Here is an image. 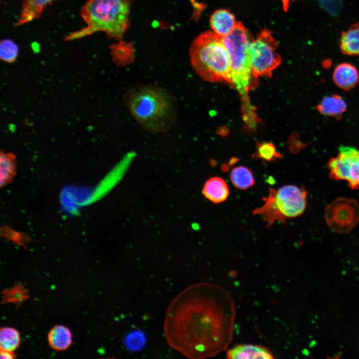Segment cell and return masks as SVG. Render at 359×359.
I'll use <instances>...</instances> for the list:
<instances>
[{
  "label": "cell",
  "mask_w": 359,
  "mask_h": 359,
  "mask_svg": "<svg viewBox=\"0 0 359 359\" xmlns=\"http://www.w3.org/2000/svg\"><path fill=\"white\" fill-rule=\"evenodd\" d=\"M124 101L135 119L149 132H165L175 122L176 101L164 89L151 85H136L125 93Z\"/></svg>",
  "instance_id": "2"
},
{
  "label": "cell",
  "mask_w": 359,
  "mask_h": 359,
  "mask_svg": "<svg viewBox=\"0 0 359 359\" xmlns=\"http://www.w3.org/2000/svg\"><path fill=\"white\" fill-rule=\"evenodd\" d=\"M324 217L328 225L334 231L347 233L359 221V204L353 198L340 197L325 209Z\"/></svg>",
  "instance_id": "9"
},
{
  "label": "cell",
  "mask_w": 359,
  "mask_h": 359,
  "mask_svg": "<svg viewBox=\"0 0 359 359\" xmlns=\"http://www.w3.org/2000/svg\"><path fill=\"white\" fill-rule=\"evenodd\" d=\"M347 104L340 95L334 94L324 97L317 109L323 115L339 118L346 111Z\"/></svg>",
  "instance_id": "15"
},
{
  "label": "cell",
  "mask_w": 359,
  "mask_h": 359,
  "mask_svg": "<svg viewBox=\"0 0 359 359\" xmlns=\"http://www.w3.org/2000/svg\"><path fill=\"white\" fill-rule=\"evenodd\" d=\"M129 0H87L80 15L86 25L66 35L64 40H76L102 31L121 39L129 26Z\"/></svg>",
  "instance_id": "3"
},
{
  "label": "cell",
  "mask_w": 359,
  "mask_h": 359,
  "mask_svg": "<svg viewBox=\"0 0 359 359\" xmlns=\"http://www.w3.org/2000/svg\"><path fill=\"white\" fill-rule=\"evenodd\" d=\"M228 359H270L274 357L265 347L252 344L238 345L229 349L226 353Z\"/></svg>",
  "instance_id": "11"
},
{
  "label": "cell",
  "mask_w": 359,
  "mask_h": 359,
  "mask_svg": "<svg viewBox=\"0 0 359 359\" xmlns=\"http://www.w3.org/2000/svg\"><path fill=\"white\" fill-rule=\"evenodd\" d=\"M278 45L272 32L264 29L250 41L247 48L249 61L253 76L269 77L280 64Z\"/></svg>",
  "instance_id": "7"
},
{
  "label": "cell",
  "mask_w": 359,
  "mask_h": 359,
  "mask_svg": "<svg viewBox=\"0 0 359 359\" xmlns=\"http://www.w3.org/2000/svg\"><path fill=\"white\" fill-rule=\"evenodd\" d=\"M291 0H281L283 4V7L285 11H287L288 10Z\"/></svg>",
  "instance_id": "27"
},
{
  "label": "cell",
  "mask_w": 359,
  "mask_h": 359,
  "mask_svg": "<svg viewBox=\"0 0 359 359\" xmlns=\"http://www.w3.org/2000/svg\"><path fill=\"white\" fill-rule=\"evenodd\" d=\"M202 191L204 196L214 203L224 201L229 193L226 181L219 177L208 179L204 184Z\"/></svg>",
  "instance_id": "12"
},
{
  "label": "cell",
  "mask_w": 359,
  "mask_h": 359,
  "mask_svg": "<svg viewBox=\"0 0 359 359\" xmlns=\"http://www.w3.org/2000/svg\"><path fill=\"white\" fill-rule=\"evenodd\" d=\"M320 5L330 15L338 16L343 3V0H317Z\"/></svg>",
  "instance_id": "24"
},
{
  "label": "cell",
  "mask_w": 359,
  "mask_h": 359,
  "mask_svg": "<svg viewBox=\"0 0 359 359\" xmlns=\"http://www.w3.org/2000/svg\"><path fill=\"white\" fill-rule=\"evenodd\" d=\"M230 179L235 187L242 190L251 187L255 182L251 170L242 166H237L231 170Z\"/></svg>",
  "instance_id": "18"
},
{
  "label": "cell",
  "mask_w": 359,
  "mask_h": 359,
  "mask_svg": "<svg viewBox=\"0 0 359 359\" xmlns=\"http://www.w3.org/2000/svg\"><path fill=\"white\" fill-rule=\"evenodd\" d=\"M54 0H23L20 16L16 26L28 23L40 17L46 6Z\"/></svg>",
  "instance_id": "14"
},
{
  "label": "cell",
  "mask_w": 359,
  "mask_h": 359,
  "mask_svg": "<svg viewBox=\"0 0 359 359\" xmlns=\"http://www.w3.org/2000/svg\"><path fill=\"white\" fill-rule=\"evenodd\" d=\"M18 53V47L15 42L9 39H4L0 43V57L1 60L11 63L14 61Z\"/></svg>",
  "instance_id": "23"
},
{
  "label": "cell",
  "mask_w": 359,
  "mask_h": 359,
  "mask_svg": "<svg viewBox=\"0 0 359 359\" xmlns=\"http://www.w3.org/2000/svg\"><path fill=\"white\" fill-rule=\"evenodd\" d=\"M234 316V302L224 289L208 283L193 284L169 305L164 335L168 345L187 358L212 357L232 340Z\"/></svg>",
  "instance_id": "1"
},
{
  "label": "cell",
  "mask_w": 359,
  "mask_h": 359,
  "mask_svg": "<svg viewBox=\"0 0 359 359\" xmlns=\"http://www.w3.org/2000/svg\"><path fill=\"white\" fill-rule=\"evenodd\" d=\"M144 340L143 335L141 334L140 332H134L127 337L126 344L127 347L131 350L140 349L144 344Z\"/></svg>",
  "instance_id": "25"
},
{
  "label": "cell",
  "mask_w": 359,
  "mask_h": 359,
  "mask_svg": "<svg viewBox=\"0 0 359 359\" xmlns=\"http://www.w3.org/2000/svg\"><path fill=\"white\" fill-rule=\"evenodd\" d=\"M47 341L49 347L56 351L67 350L72 343V334L66 326L57 325L48 332Z\"/></svg>",
  "instance_id": "16"
},
{
  "label": "cell",
  "mask_w": 359,
  "mask_h": 359,
  "mask_svg": "<svg viewBox=\"0 0 359 359\" xmlns=\"http://www.w3.org/2000/svg\"><path fill=\"white\" fill-rule=\"evenodd\" d=\"M236 23L233 14L225 9L216 10L210 18V24L212 31L222 37L230 33Z\"/></svg>",
  "instance_id": "13"
},
{
  "label": "cell",
  "mask_w": 359,
  "mask_h": 359,
  "mask_svg": "<svg viewBox=\"0 0 359 359\" xmlns=\"http://www.w3.org/2000/svg\"><path fill=\"white\" fill-rule=\"evenodd\" d=\"M282 157V154L278 152L273 143L266 142H258L255 152L252 155L253 159H259L267 162L275 161Z\"/></svg>",
  "instance_id": "21"
},
{
  "label": "cell",
  "mask_w": 359,
  "mask_h": 359,
  "mask_svg": "<svg viewBox=\"0 0 359 359\" xmlns=\"http://www.w3.org/2000/svg\"><path fill=\"white\" fill-rule=\"evenodd\" d=\"M223 41L230 58L229 83L244 95L258 83L252 74L248 56L250 41L247 30L241 22H237L233 30L223 37Z\"/></svg>",
  "instance_id": "6"
},
{
  "label": "cell",
  "mask_w": 359,
  "mask_h": 359,
  "mask_svg": "<svg viewBox=\"0 0 359 359\" xmlns=\"http://www.w3.org/2000/svg\"><path fill=\"white\" fill-rule=\"evenodd\" d=\"M192 67L204 80L229 83L230 58L223 37L206 31L192 41L189 50Z\"/></svg>",
  "instance_id": "4"
},
{
  "label": "cell",
  "mask_w": 359,
  "mask_h": 359,
  "mask_svg": "<svg viewBox=\"0 0 359 359\" xmlns=\"http://www.w3.org/2000/svg\"><path fill=\"white\" fill-rule=\"evenodd\" d=\"M327 169L331 179L346 180L352 189L359 188V149L340 146L336 156L328 161Z\"/></svg>",
  "instance_id": "8"
},
{
  "label": "cell",
  "mask_w": 359,
  "mask_h": 359,
  "mask_svg": "<svg viewBox=\"0 0 359 359\" xmlns=\"http://www.w3.org/2000/svg\"><path fill=\"white\" fill-rule=\"evenodd\" d=\"M20 338L18 331L11 327H1L0 330L1 349L14 351L19 347Z\"/></svg>",
  "instance_id": "20"
},
{
  "label": "cell",
  "mask_w": 359,
  "mask_h": 359,
  "mask_svg": "<svg viewBox=\"0 0 359 359\" xmlns=\"http://www.w3.org/2000/svg\"><path fill=\"white\" fill-rule=\"evenodd\" d=\"M334 83L339 88L349 90L354 88L359 80V73L357 68L349 63L338 64L333 73Z\"/></svg>",
  "instance_id": "10"
},
{
  "label": "cell",
  "mask_w": 359,
  "mask_h": 359,
  "mask_svg": "<svg viewBox=\"0 0 359 359\" xmlns=\"http://www.w3.org/2000/svg\"><path fill=\"white\" fill-rule=\"evenodd\" d=\"M307 191L301 187L288 184L275 189H269L268 195L262 198L263 204L252 212L260 215L270 227L275 222L286 223L288 218L301 215L307 206Z\"/></svg>",
  "instance_id": "5"
},
{
  "label": "cell",
  "mask_w": 359,
  "mask_h": 359,
  "mask_svg": "<svg viewBox=\"0 0 359 359\" xmlns=\"http://www.w3.org/2000/svg\"><path fill=\"white\" fill-rule=\"evenodd\" d=\"M1 304L13 303L16 308L19 307L29 296L23 285L15 284L12 287L1 292Z\"/></svg>",
  "instance_id": "19"
},
{
  "label": "cell",
  "mask_w": 359,
  "mask_h": 359,
  "mask_svg": "<svg viewBox=\"0 0 359 359\" xmlns=\"http://www.w3.org/2000/svg\"><path fill=\"white\" fill-rule=\"evenodd\" d=\"M0 183L5 185L15 173V157L11 154H0Z\"/></svg>",
  "instance_id": "22"
},
{
  "label": "cell",
  "mask_w": 359,
  "mask_h": 359,
  "mask_svg": "<svg viewBox=\"0 0 359 359\" xmlns=\"http://www.w3.org/2000/svg\"><path fill=\"white\" fill-rule=\"evenodd\" d=\"M0 359H14L16 357L13 351L5 350L0 348Z\"/></svg>",
  "instance_id": "26"
},
{
  "label": "cell",
  "mask_w": 359,
  "mask_h": 359,
  "mask_svg": "<svg viewBox=\"0 0 359 359\" xmlns=\"http://www.w3.org/2000/svg\"><path fill=\"white\" fill-rule=\"evenodd\" d=\"M316 341H312V342H311L310 346L313 347V346H314L316 345Z\"/></svg>",
  "instance_id": "28"
},
{
  "label": "cell",
  "mask_w": 359,
  "mask_h": 359,
  "mask_svg": "<svg viewBox=\"0 0 359 359\" xmlns=\"http://www.w3.org/2000/svg\"><path fill=\"white\" fill-rule=\"evenodd\" d=\"M342 52L349 55H359V23L342 33L340 39Z\"/></svg>",
  "instance_id": "17"
}]
</instances>
